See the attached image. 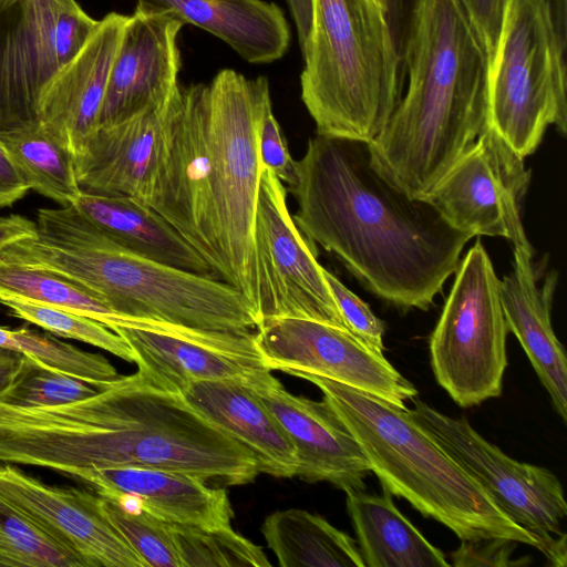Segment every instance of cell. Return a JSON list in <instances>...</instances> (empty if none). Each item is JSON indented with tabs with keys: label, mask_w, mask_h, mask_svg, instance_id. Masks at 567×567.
Returning a JSON list of instances; mask_svg holds the SVG:
<instances>
[{
	"label": "cell",
	"mask_w": 567,
	"mask_h": 567,
	"mask_svg": "<svg viewBox=\"0 0 567 567\" xmlns=\"http://www.w3.org/2000/svg\"><path fill=\"white\" fill-rule=\"evenodd\" d=\"M286 188L297 203L292 218L301 234L401 309L427 310L473 238L426 198L389 181L368 142L317 134Z\"/></svg>",
	"instance_id": "6da1fadb"
},
{
	"label": "cell",
	"mask_w": 567,
	"mask_h": 567,
	"mask_svg": "<svg viewBox=\"0 0 567 567\" xmlns=\"http://www.w3.org/2000/svg\"><path fill=\"white\" fill-rule=\"evenodd\" d=\"M0 463L64 476L92 468L157 467L227 485L251 483L260 473L255 455L181 393L154 386L137 373L64 404H0Z\"/></svg>",
	"instance_id": "7a4b0ae2"
},
{
	"label": "cell",
	"mask_w": 567,
	"mask_h": 567,
	"mask_svg": "<svg viewBox=\"0 0 567 567\" xmlns=\"http://www.w3.org/2000/svg\"><path fill=\"white\" fill-rule=\"evenodd\" d=\"M403 62L406 94L370 147L389 181L425 197L488 126L489 64L458 0H419Z\"/></svg>",
	"instance_id": "3957f363"
},
{
	"label": "cell",
	"mask_w": 567,
	"mask_h": 567,
	"mask_svg": "<svg viewBox=\"0 0 567 567\" xmlns=\"http://www.w3.org/2000/svg\"><path fill=\"white\" fill-rule=\"evenodd\" d=\"M35 226L34 237L0 248V259L62 276L128 318L204 332L250 333L260 324L252 303L228 282L125 248L74 205L39 209Z\"/></svg>",
	"instance_id": "277c9868"
},
{
	"label": "cell",
	"mask_w": 567,
	"mask_h": 567,
	"mask_svg": "<svg viewBox=\"0 0 567 567\" xmlns=\"http://www.w3.org/2000/svg\"><path fill=\"white\" fill-rule=\"evenodd\" d=\"M313 383L358 440L383 491L408 501L461 540L492 538L538 549L537 539L502 512L482 486L424 431L406 409L311 373Z\"/></svg>",
	"instance_id": "5b68a950"
},
{
	"label": "cell",
	"mask_w": 567,
	"mask_h": 567,
	"mask_svg": "<svg viewBox=\"0 0 567 567\" xmlns=\"http://www.w3.org/2000/svg\"><path fill=\"white\" fill-rule=\"evenodd\" d=\"M301 100L326 137L372 143L401 100L402 56L372 0H312Z\"/></svg>",
	"instance_id": "8992f818"
},
{
	"label": "cell",
	"mask_w": 567,
	"mask_h": 567,
	"mask_svg": "<svg viewBox=\"0 0 567 567\" xmlns=\"http://www.w3.org/2000/svg\"><path fill=\"white\" fill-rule=\"evenodd\" d=\"M567 0H506L489 65L488 125L519 156L567 131Z\"/></svg>",
	"instance_id": "52a82bcc"
},
{
	"label": "cell",
	"mask_w": 567,
	"mask_h": 567,
	"mask_svg": "<svg viewBox=\"0 0 567 567\" xmlns=\"http://www.w3.org/2000/svg\"><path fill=\"white\" fill-rule=\"evenodd\" d=\"M267 81L265 76L247 79L224 69L207 84L215 274L243 292L258 317L254 226L261 164L257 121Z\"/></svg>",
	"instance_id": "ba28073f"
},
{
	"label": "cell",
	"mask_w": 567,
	"mask_h": 567,
	"mask_svg": "<svg viewBox=\"0 0 567 567\" xmlns=\"http://www.w3.org/2000/svg\"><path fill=\"white\" fill-rule=\"evenodd\" d=\"M430 338L437 383L456 404L471 408L502 393L507 326L492 260L477 239L460 261Z\"/></svg>",
	"instance_id": "9c48e42d"
},
{
	"label": "cell",
	"mask_w": 567,
	"mask_h": 567,
	"mask_svg": "<svg viewBox=\"0 0 567 567\" xmlns=\"http://www.w3.org/2000/svg\"><path fill=\"white\" fill-rule=\"evenodd\" d=\"M408 409L426 431L488 494L514 523L530 533L554 566L564 567L567 515L564 489L548 468L518 462L485 440L463 417L449 416L417 396Z\"/></svg>",
	"instance_id": "30bf717a"
},
{
	"label": "cell",
	"mask_w": 567,
	"mask_h": 567,
	"mask_svg": "<svg viewBox=\"0 0 567 567\" xmlns=\"http://www.w3.org/2000/svg\"><path fill=\"white\" fill-rule=\"evenodd\" d=\"M97 21L75 0H18L0 11V133L40 123L44 87Z\"/></svg>",
	"instance_id": "8fae6325"
},
{
	"label": "cell",
	"mask_w": 567,
	"mask_h": 567,
	"mask_svg": "<svg viewBox=\"0 0 567 567\" xmlns=\"http://www.w3.org/2000/svg\"><path fill=\"white\" fill-rule=\"evenodd\" d=\"M287 188L261 167L254 226V256L260 323L303 318L346 328L317 260L316 248L296 226Z\"/></svg>",
	"instance_id": "7c38bea8"
},
{
	"label": "cell",
	"mask_w": 567,
	"mask_h": 567,
	"mask_svg": "<svg viewBox=\"0 0 567 567\" xmlns=\"http://www.w3.org/2000/svg\"><path fill=\"white\" fill-rule=\"evenodd\" d=\"M209 174L207 84H179L169 101L146 204L164 217L215 272L217 252Z\"/></svg>",
	"instance_id": "4fadbf2b"
},
{
	"label": "cell",
	"mask_w": 567,
	"mask_h": 567,
	"mask_svg": "<svg viewBox=\"0 0 567 567\" xmlns=\"http://www.w3.org/2000/svg\"><path fill=\"white\" fill-rule=\"evenodd\" d=\"M532 171L488 125L424 197L457 230L533 250L522 223Z\"/></svg>",
	"instance_id": "5bb4252c"
},
{
	"label": "cell",
	"mask_w": 567,
	"mask_h": 567,
	"mask_svg": "<svg viewBox=\"0 0 567 567\" xmlns=\"http://www.w3.org/2000/svg\"><path fill=\"white\" fill-rule=\"evenodd\" d=\"M254 336L270 371L321 375L401 409L417 396L415 386L383 353L339 326L303 318H271L262 321Z\"/></svg>",
	"instance_id": "9a60e30c"
},
{
	"label": "cell",
	"mask_w": 567,
	"mask_h": 567,
	"mask_svg": "<svg viewBox=\"0 0 567 567\" xmlns=\"http://www.w3.org/2000/svg\"><path fill=\"white\" fill-rule=\"evenodd\" d=\"M0 495L86 567H146L109 519L102 496L93 491L51 486L18 465L0 463Z\"/></svg>",
	"instance_id": "2e32d148"
},
{
	"label": "cell",
	"mask_w": 567,
	"mask_h": 567,
	"mask_svg": "<svg viewBox=\"0 0 567 567\" xmlns=\"http://www.w3.org/2000/svg\"><path fill=\"white\" fill-rule=\"evenodd\" d=\"M132 348L136 373L147 383L177 393L197 381H231L254 390L272 379L254 332L198 339L120 327Z\"/></svg>",
	"instance_id": "e0dca14e"
},
{
	"label": "cell",
	"mask_w": 567,
	"mask_h": 567,
	"mask_svg": "<svg viewBox=\"0 0 567 567\" xmlns=\"http://www.w3.org/2000/svg\"><path fill=\"white\" fill-rule=\"evenodd\" d=\"M252 391L290 437L299 460L297 476L309 483L328 482L346 494L365 491L368 460L324 398L293 395L275 377Z\"/></svg>",
	"instance_id": "ac0fdd59"
},
{
	"label": "cell",
	"mask_w": 567,
	"mask_h": 567,
	"mask_svg": "<svg viewBox=\"0 0 567 567\" xmlns=\"http://www.w3.org/2000/svg\"><path fill=\"white\" fill-rule=\"evenodd\" d=\"M183 25L161 13L134 11L128 16L97 127L123 121L172 96L179 85L177 37Z\"/></svg>",
	"instance_id": "d6986e66"
},
{
	"label": "cell",
	"mask_w": 567,
	"mask_h": 567,
	"mask_svg": "<svg viewBox=\"0 0 567 567\" xmlns=\"http://www.w3.org/2000/svg\"><path fill=\"white\" fill-rule=\"evenodd\" d=\"M128 16L110 12L44 87L39 122L74 156L97 125Z\"/></svg>",
	"instance_id": "ffe728a7"
},
{
	"label": "cell",
	"mask_w": 567,
	"mask_h": 567,
	"mask_svg": "<svg viewBox=\"0 0 567 567\" xmlns=\"http://www.w3.org/2000/svg\"><path fill=\"white\" fill-rule=\"evenodd\" d=\"M97 495L169 523L205 529L230 527L234 512L225 488L173 470L116 466L70 474Z\"/></svg>",
	"instance_id": "44dd1931"
},
{
	"label": "cell",
	"mask_w": 567,
	"mask_h": 567,
	"mask_svg": "<svg viewBox=\"0 0 567 567\" xmlns=\"http://www.w3.org/2000/svg\"><path fill=\"white\" fill-rule=\"evenodd\" d=\"M172 96L87 136L74 156L81 190L146 204Z\"/></svg>",
	"instance_id": "7402d4cb"
},
{
	"label": "cell",
	"mask_w": 567,
	"mask_h": 567,
	"mask_svg": "<svg viewBox=\"0 0 567 567\" xmlns=\"http://www.w3.org/2000/svg\"><path fill=\"white\" fill-rule=\"evenodd\" d=\"M558 276L538 284L533 250L514 247L512 271L499 279L498 295L508 331L523 347L558 415L567 420V358L550 318Z\"/></svg>",
	"instance_id": "603a6c76"
},
{
	"label": "cell",
	"mask_w": 567,
	"mask_h": 567,
	"mask_svg": "<svg viewBox=\"0 0 567 567\" xmlns=\"http://www.w3.org/2000/svg\"><path fill=\"white\" fill-rule=\"evenodd\" d=\"M135 11L166 14L198 27L252 64L275 62L290 45L284 11L265 0H136Z\"/></svg>",
	"instance_id": "cb8c5ba5"
},
{
	"label": "cell",
	"mask_w": 567,
	"mask_h": 567,
	"mask_svg": "<svg viewBox=\"0 0 567 567\" xmlns=\"http://www.w3.org/2000/svg\"><path fill=\"white\" fill-rule=\"evenodd\" d=\"M188 404L215 426L247 447L259 472L297 476V451L279 422L246 385L231 381H197L181 393Z\"/></svg>",
	"instance_id": "d4e9b609"
},
{
	"label": "cell",
	"mask_w": 567,
	"mask_h": 567,
	"mask_svg": "<svg viewBox=\"0 0 567 567\" xmlns=\"http://www.w3.org/2000/svg\"><path fill=\"white\" fill-rule=\"evenodd\" d=\"M75 208L114 241L148 259L198 274H215L182 235L148 205L127 196L81 190Z\"/></svg>",
	"instance_id": "484cf974"
},
{
	"label": "cell",
	"mask_w": 567,
	"mask_h": 567,
	"mask_svg": "<svg viewBox=\"0 0 567 567\" xmlns=\"http://www.w3.org/2000/svg\"><path fill=\"white\" fill-rule=\"evenodd\" d=\"M347 495L364 567H450L445 555L396 508L391 495Z\"/></svg>",
	"instance_id": "4316f807"
},
{
	"label": "cell",
	"mask_w": 567,
	"mask_h": 567,
	"mask_svg": "<svg viewBox=\"0 0 567 567\" xmlns=\"http://www.w3.org/2000/svg\"><path fill=\"white\" fill-rule=\"evenodd\" d=\"M261 533L281 567H364L348 534L307 511L275 512L264 520Z\"/></svg>",
	"instance_id": "83f0119b"
},
{
	"label": "cell",
	"mask_w": 567,
	"mask_h": 567,
	"mask_svg": "<svg viewBox=\"0 0 567 567\" xmlns=\"http://www.w3.org/2000/svg\"><path fill=\"white\" fill-rule=\"evenodd\" d=\"M0 292L92 318L111 330L130 327L168 332L169 326L122 316L86 288L49 270L0 259Z\"/></svg>",
	"instance_id": "f1b7e54d"
},
{
	"label": "cell",
	"mask_w": 567,
	"mask_h": 567,
	"mask_svg": "<svg viewBox=\"0 0 567 567\" xmlns=\"http://www.w3.org/2000/svg\"><path fill=\"white\" fill-rule=\"evenodd\" d=\"M0 145L30 189L61 206H70L78 200L81 188L73 155L40 123L0 133Z\"/></svg>",
	"instance_id": "f546056e"
},
{
	"label": "cell",
	"mask_w": 567,
	"mask_h": 567,
	"mask_svg": "<svg viewBox=\"0 0 567 567\" xmlns=\"http://www.w3.org/2000/svg\"><path fill=\"white\" fill-rule=\"evenodd\" d=\"M0 347L99 386H105L121 377L105 357L79 349L50 332L28 327H0Z\"/></svg>",
	"instance_id": "4dcf8cb0"
},
{
	"label": "cell",
	"mask_w": 567,
	"mask_h": 567,
	"mask_svg": "<svg viewBox=\"0 0 567 567\" xmlns=\"http://www.w3.org/2000/svg\"><path fill=\"white\" fill-rule=\"evenodd\" d=\"M86 567L31 518L0 495V567Z\"/></svg>",
	"instance_id": "1f68e13d"
},
{
	"label": "cell",
	"mask_w": 567,
	"mask_h": 567,
	"mask_svg": "<svg viewBox=\"0 0 567 567\" xmlns=\"http://www.w3.org/2000/svg\"><path fill=\"white\" fill-rule=\"evenodd\" d=\"M0 303L13 317L35 324L55 337L81 341L127 362H135V354L126 340L92 318L3 292H0Z\"/></svg>",
	"instance_id": "d6a6232c"
},
{
	"label": "cell",
	"mask_w": 567,
	"mask_h": 567,
	"mask_svg": "<svg viewBox=\"0 0 567 567\" xmlns=\"http://www.w3.org/2000/svg\"><path fill=\"white\" fill-rule=\"evenodd\" d=\"M182 567H269L261 547L231 527L205 529L171 524Z\"/></svg>",
	"instance_id": "836d02e7"
},
{
	"label": "cell",
	"mask_w": 567,
	"mask_h": 567,
	"mask_svg": "<svg viewBox=\"0 0 567 567\" xmlns=\"http://www.w3.org/2000/svg\"><path fill=\"white\" fill-rule=\"evenodd\" d=\"M103 388L22 354L13 379L0 393V404L13 408L53 406L89 398Z\"/></svg>",
	"instance_id": "e575fe53"
},
{
	"label": "cell",
	"mask_w": 567,
	"mask_h": 567,
	"mask_svg": "<svg viewBox=\"0 0 567 567\" xmlns=\"http://www.w3.org/2000/svg\"><path fill=\"white\" fill-rule=\"evenodd\" d=\"M102 498L109 519L146 566L182 567L169 523L145 511L127 507L111 498Z\"/></svg>",
	"instance_id": "d590c367"
},
{
	"label": "cell",
	"mask_w": 567,
	"mask_h": 567,
	"mask_svg": "<svg viewBox=\"0 0 567 567\" xmlns=\"http://www.w3.org/2000/svg\"><path fill=\"white\" fill-rule=\"evenodd\" d=\"M257 144L261 167L289 186L293 181L296 161L290 155L286 138L274 115L268 81L264 84L259 99Z\"/></svg>",
	"instance_id": "8d00e7d4"
},
{
	"label": "cell",
	"mask_w": 567,
	"mask_h": 567,
	"mask_svg": "<svg viewBox=\"0 0 567 567\" xmlns=\"http://www.w3.org/2000/svg\"><path fill=\"white\" fill-rule=\"evenodd\" d=\"M323 275L347 330L373 350L383 353V321L372 312L367 302L326 268Z\"/></svg>",
	"instance_id": "74e56055"
},
{
	"label": "cell",
	"mask_w": 567,
	"mask_h": 567,
	"mask_svg": "<svg viewBox=\"0 0 567 567\" xmlns=\"http://www.w3.org/2000/svg\"><path fill=\"white\" fill-rule=\"evenodd\" d=\"M515 547L516 542L502 538L462 540L461 546L452 553V565L460 567L520 565L512 560Z\"/></svg>",
	"instance_id": "f35d334b"
},
{
	"label": "cell",
	"mask_w": 567,
	"mask_h": 567,
	"mask_svg": "<svg viewBox=\"0 0 567 567\" xmlns=\"http://www.w3.org/2000/svg\"><path fill=\"white\" fill-rule=\"evenodd\" d=\"M480 38L491 65L503 21L506 0H458Z\"/></svg>",
	"instance_id": "ab89813d"
},
{
	"label": "cell",
	"mask_w": 567,
	"mask_h": 567,
	"mask_svg": "<svg viewBox=\"0 0 567 567\" xmlns=\"http://www.w3.org/2000/svg\"><path fill=\"white\" fill-rule=\"evenodd\" d=\"M29 190L30 186L0 145V208L11 206Z\"/></svg>",
	"instance_id": "60d3db41"
},
{
	"label": "cell",
	"mask_w": 567,
	"mask_h": 567,
	"mask_svg": "<svg viewBox=\"0 0 567 567\" xmlns=\"http://www.w3.org/2000/svg\"><path fill=\"white\" fill-rule=\"evenodd\" d=\"M419 0H388L386 18L395 42L405 43Z\"/></svg>",
	"instance_id": "b9f144b4"
},
{
	"label": "cell",
	"mask_w": 567,
	"mask_h": 567,
	"mask_svg": "<svg viewBox=\"0 0 567 567\" xmlns=\"http://www.w3.org/2000/svg\"><path fill=\"white\" fill-rule=\"evenodd\" d=\"M35 223L20 215L0 216V248L35 236Z\"/></svg>",
	"instance_id": "7bdbcfd3"
},
{
	"label": "cell",
	"mask_w": 567,
	"mask_h": 567,
	"mask_svg": "<svg viewBox=\"0 0 567 567\" xmlns=\"http://www.w3.org/2000/svg\"><path fill=\"white\" fill-rule=\"evenodd\" d=\"M290 16L297 29V35L300 49L302 48L308 37L311 14H312V0H285Z\"/></svg>",
	"instance_id": "ee69618b"
},
{
	"label": "cell",
	"mask_w": 567,
	"mask_h": 567,
	"mask_svg": "<svg viewBox=\"0 0 567 567\" xmlns=\"http://www.w3.org/2000/svg\"><path fill=\"white\" fill-rule=\"evenodd\" d=\"M22 354L0 347V393L13 379Z\"/></svg>",
	"instance_id": "f6af8a7d"
},
{
	"label": "cell",
	"mask_w": 567,
	"mask_h": 567,
	"mask_svg": "<svg viewBox=\"0 0 567 567\" xmlns=\"http://www.w3.org/2000/svg\"><path fill=\"white\" fill-rule=\"evenodd\" d=\"M372 1L386 13L388 0H372Z\"/></svg>",
	"instance_id": "bcb514c9"
},
{
	"label": "cell",
	"mask_w": 567,
	"mask_h": 567,
	"mask_svg": "<svg viewBox=\"0 0 567 567\" xmlns=\"http://www.w3.org/2000/svg\"><path fill=\"white\" fill-rule=\"evenodd\" d=\"M17 1L18 0H0V11Z\"/></svg>",
	"instance_id": "7dc6e473"
}]
</instances>
